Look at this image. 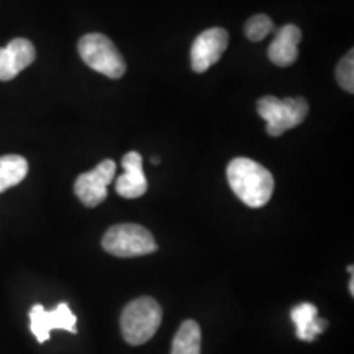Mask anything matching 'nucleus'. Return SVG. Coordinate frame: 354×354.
<instances>
[{
  "instance_id": "obj_2",
  "label": "nucleus",
  "mask_w": 354,
  "mask_h": 354,
  "mask_svg": "<svg viewBox=\"0 0 354 354\" xmlns=\"http://www.w3.org/2000/svg\"><path fill=\"white\" fill-rule=\"evenodd\" d=\"M162 322V308L151 297H140L123 308L122 335L131 346H140L156 335Z\"/></svg>"
},
{
  "instance_id": "obj_13",
  "label": "nucleus",
  "mask_w": 354,
  "mask_h": 354,
  "mask_svg": "<svg viewBox=\"0 0 354 354\" xmlns=\"http://www.w3.org/2000/svg\"><path fill=\"white\" fill-rule=\"evenodd\" d=\"M28 174V162L19 154L0 156V194L7 189L15 187Z\"/></svg>"
},
{
  "instance_id": "obj_4",
  "label": "nucleus",
  "mask_w": 354,
  "mask_h": 354,
  "mask_svg": "<svg viewBox=\"0 0 354 354\" xmlns=\"http://www.w3.org/2000/svg\"><path fill=\"white\" fill-rule=\"evenodd\" d=\"M79 55L88 68L110 79H120L127 73L125 59L105 35H84L79 41Z\"/></svg>"
},
{
  "instance_id": "obj_5",
  "label": "nucleus",
  "mask_w": 354,
  "mask_h": 354,
  "mask_svg": "<svg viewBox=\"0 0 354 354\" xmlns=\"http://www.w3.org/2000/svg\"><path fill=\"white\" fill-rule=\"evenodd\" d=\"M102 246L107 253L118 256V258L151 254L158 250L151 232L136 223L113 225L104 234Z\"/></svg>"
},
{
  "instance_id": "obj_1",
  "label": "nucleus",
  "mask_w": 354,
  "mask_h": 354,
  "mask_svg": "<svg viewBox=\"0 0 354 354\" xmlns=\"http://www.w3.org/2000/svg\"><path fill=\"white\" fill-rule=\"evenodd\" d=\"M227 179L236 197L251 209H259L271 201L274 177L253 159L234 158L227 167Z\"/></svg>"
},
{
  "instance_id": "obj_10",
  "label": "nucleus",
  "mask_w": 354,
  "mask_h": 354,
  "mask_svg": "<svg viewBox=\"0 0 354 354\" xmlns=\"http://www.w3.org/2000/svg\"><path fill=\"white\" fill-rule=\"evenodd\" d=\"M123 174L115 183V190L123 198H138L148 190V180L143 172V158L140 153L130 151L122 158Z\"/></svg>"
},
{
  "instance_id": "obj_7",
  "label": "nucleus",
  "mask_w": 354,
  "mask_h": 354,
  "mask_svg": "<svg viewBox=\"0 0 354 354\" xmlns=\"http://www.w3.org/2000/svg\"><path fill=\"white\" fill-rule=\"evenodd\" d=\"M30 330L37 336L38 343L50 339L51 330H66L77 333L76 315L68 304H59L55 310H46L43 305H35L30 310Z\"/></svg>"
},
{
  "instance_id": "obj_8",
  "label": "nucleus",
  "mask_w": 354,
  "mask_h": 354,
  "mask_svg": "<svg viewBox=\"0 0 354 354\" xmlns=\"http://www.w3.org/2000/svg\"><path fill=\"white\" fill-rule=\"evenodd\" d=\"M228 46V33L225 28H210L198 35L190 48V64L196 73H205L216 64Z\"/></svg>"
},
{
  "instance_id": "obj_17",
  "label": "nucleus",
  "mask_w": 354,
  "mask_h": 354,
  "mask_svg": "<svg viewBox=\"0 0 354 354\" xmlns=\"http://www.w3.org/2000/svg\"><path fill=\"white\" fill-rule=\"evenodd\" d=\"M349 294L354 295V277H351V281H349Z\"/></svg>"
},
{
  "instance_id": "obj_6",
  "label": "nucleus",
  "mask_w": 354,
  "mask_h": 354,
  "mask_svg": "<svg viewBox=\"0 0 354 354\" xmlns=\"http://www.w3.org/2000/svg\"><path fill=\"white\" fill-rule=\"evenodd\" d=\"M115 171H117V165L112 159H104L94 169L79 176L74 184V192L79 201L88 209L100 205L107 198V187L115 177Z\"/></svg>"
},
{
  "instance_id": "obj_9",
  "label": "nucleus",
  "mask_w": 354,
  "mask_h": 354,
  "mask_svg": "<svg viewBox=\"0 0 354 354\" xmlns=\"http://www.w3.org/2000/svg\"><path fill=\"white\" fill-rule=\"evenodd\" d=\"M37 57L32 41L25 38H15L0 48V81H12L21 71L28 68Z\"/></svg>"
},
{
  "instance_id": "obj_14",
  "label": "nucleus",
  "mask_w": 354,
  "mask_h": 354,
  "mask_svg": "<svg viewBox=\"0 0 354 354\" xmlns=\"http://www.w3.org/2000/svg\"><path fill=\"white\" fill-rule=\"evenodd\" d=\"M202 331L197 322L185 320L177 330L171 354H201Z\"/></svg>"
},
{
  "instance_id": "obj_16",
  "label": "nucleus",
  "mask_w": 354,
  "mask_h": 354,
  "mask_svg": "<svg viewBox=\"0 0 354 354\" xmlns=\"http://www.w3.org/2000/svg\"><path fill=\"white\" fill-rule=\"evenodd\" d=\"M336 81L344 91L353 94L354 92V53L349 50L346 56L339 61L338 68H336Z\"/></svg>"
},
{
  "instance_id": "obj_3",
  "label": "nucleus",
  "mask_w": 354,
  "mask_h": 354,
  "mask_svg": "<svg viewBox=\"0 0 354 354\" xmlns=\"http://www.w3.org/2000/svg\"><path fill=\"white\" fill-rule=\"evenodd\" d=\"M259 117L266 122V131L271 136H281L290 128L299 127L308 115V102L304 97H277L266 95L256 104Z\"/></svg>"
},
{
  "instance_id": "obj_11",
  "label": "nucleus",
  "mask_w": 354,
  "mask_h": 354,
  "mask_svg": "<svg viewBox=\"0 0 354 354\" xmlns=\"http://www.w3.org/2000/svg\"><path fill=\"white\" fill-rule=\"evenodd\" d=\"M302 39V32L295 25H284L276 32L271 46L268 50L269 59L279 68H287L294 64L299 57V43Z\"/></svg>"
},
{
  "instance_id": "obj_15",
  "label": "nucleus",
  "mask_w": 354,
  "mask_h": 354,
  "mask_svg": "<svg viewBox=\"0 0 354 354\" xmlns=\"http://www.w3.org/2000/svg\"><path fill=\"white\" fill-rule=\"evenodd\" d=\"M274 32V21L269 19L268 15H259L251 17L245 25V35L250 41H261L268 37L269 33Z\"/></svg>"
},
{
  "instance_id": "obj_18",
  "label": "nucleus",
  "mask_w": 354,
  "mask_h": 354,
  "mask_svg": "<svg viewBox=\"0 0 354 354\" xmlns=\"http://www.w3.org/2000/svg\"><path fill=\"white\" fill-rule=\"evenodd\" d=\"M151 161H153V165H159V159L158 158H153Z\"/></svg>"
},
{
  "instance_id": "obj_12",
  "label": "nucleus",
  "mask_w": 354,
  "mask_h": 354,
  "mask_svg": "<svg viewBox=\"0 0 354 354\" xmlns=\"http://www.w3.org/2000/svg\"><path fill=\"white\" fill-rule=\"evenodd\" d=\"M292 322L297 326V336L302 342H313L326 328V320L318 318V308L313 304L305 302L292 310Z\"/></svg>"
}]
</instances>
